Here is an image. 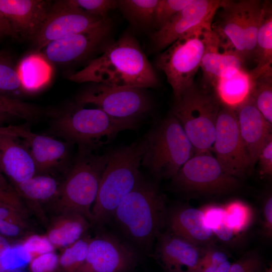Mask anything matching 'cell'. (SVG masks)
Here are the masks:
<instances>
[{
    "instance_id": "obj_1",
    "label": "cell",
    "mask_w": 272,
    "mask_h": 272,
    "mask_svg": "<svg viewBox=\"0 0 272 272\" xmlns=\"http://www.w3.org/2000/svg\"><path fill=\"white\" fill-rule=\"evenodd\" d=\"M167 210L166 196L156 181L143 175L114 210L108 224L142 255H149L166 227Z\"/></svg>"
},
{
    "instance_id": "obj_2",
    "label": "cell",
    "mask_w": 272,
    "mask_h": 272,
    "mask_svg": "<svg viewBox=\"0 0 272 272\" xmlns=\"http://www.w3.org/2000/svg\"><path fill=\"white\" fill-rule=\"evenodd\" d=\"M69 79L78 83L92 82L143 89L156 88L159 84L153 67L129 32L108 44L101 55Z\"/></svg>"
},
{
    "instance_id": "obj_3",
    "label": "cell",
    "mask_w": 272,
    "mask_h": 272,
    "mask_svg": "<svg viewBox=\"0 0 272 272\" xmlns=\"http://www.w3.org/2000/svg\"><path fill=\"white\" fill-rule=\"evenodd\" d=\"M144 149L143 138L108 151V161L91 210L92 228L105 227L118 205L141 179L143 175L140 168Z\"/></svg>"
},
{
    "instance_id": "obj_4",
    "label": "cell",
    "mask_w": 272,
    "mask_h": 272,
    "mask_svg": "<svg viewBox=\"0 0 272 272\" xmlns=\"http://www.w3.org/2000/svg\"><path fill=\"white\" fill-rule=\"evenodd\" d=\"M94 151L78 147L77 154L61 181L56 195L45 205L53 215L76 213L86 217L91 224V206L108 158V152L99 154Z\"/></svg>"
},
{
    "instance_id": "obj_5",
    "label": "cell",
    "mask_w": 272,
    "mask_h": 272,
    "mask_svg": "<svg viewBox=\"0 0 272 272\" xmlns=\"http://www.w3.org/2000/svg\"><path fill=\"white\" fill-rule=\"evenodd\" d=\"M141 165L156 180L171 179L194 155V148L177 119L171 114L144 136Z\"/></svg>"
},
{
    "instance_id": "obj_6",
    "label": "cell",
    "mask_w": 272,
    "mask_h": 272,
    "mask_svg": "<svg viewBox=\"0 0 272 272\" xmlns=\"http://www.w3.org/2000/svg\"><path fill=\"white\" fill-rule=\"evenodd\" d=\"M138 126L111 117L100 109L77 103L58 115L53 123L54 131L66 142L95 151L119 132L135 129Z\"/></svg>"
},
{
    "instance_id": "obj_7",
    "label": "cell",
    "mask_w": 272,
    "mask_h": 272,
    "mask_svg": "<svg viewBox=\"0 0 272 272\" xmlns=\"http://www.w3.org/2000/svg\"><path fill=\"white\" fill-rule=\"evenodd\" d=\"M220 106L216 94L194 85L175 101L170 113L182 127L194 154L212 152Z\"/></svg>"
},
{
    "instance_id": "obj_8",
    "label": "cell",
    "mask_w": 272,
    "mask_h": 272,
    "mask_svg": "<svg viewBox=\"0 0 272 272\" xmlns=\"http://www.w3.org/2000/svg\"><path fill=\"white\" fill-rule=\"evenodd\" d=\"M211 27H203L181 37L157 57L156 67L163 71L175 101L194 85Z\"/></svg>"
},
{
    "instance_id": "obj_9",
    "label": "cell",
    "mask_w": 272,
    "mask_h": 272,
    "mask_svg": "<svg viewBox=\"0 0 272 272\" xmlns=\"http://www.w3.org/2000/svg\"><path fill=\"white\" fill-rule=\"evenodd\" d=\"M76 103L92 105L111 117L138 125L152 107L145 89L96 83L81 92Z\"/></svg>"
},
{
    "instance_id": "obj_10",
    "label": "cell",
    "mask_w": 272,
    "mask_h": 272,
    "mask_svg": "<svg viewBox=\"0 0 272 272\" xmlns=\"http://www.w3.org/2000/svg\"><path fill=\"white\" fill-rule=\"evenodd\" d=\"M171 179L175 191L186 193L222 195L240 186L238 178L228 174L211 152L194 154Z\"/></svg>"
},
{
    "instance_id": "obj_11",
    "label": "cell",
    "mask_w": 272,
    "mask_h": 272,
    "mask_svg": "<svg viewBox=\"0 0 272 272\" xmlns=\"http://www.w3.org/2000/svg\"><path fill=\"white\" fill-rule=\"evenodd\" d=\"M142 255L114 232L96 229L90 240L85 261L76 272H129Z\"/></svg>"
},
{
    "instance_id": "obj_12",
    "label": "cell",
    "mask_w": 272,
    "mask_h": 272,
    "mask_svg": "<svg viewBox=\"0 0 272 272\" xmlns=\"http://www.w3.org/2000/svg\"><path fill=\"white\" fill-rule=\"evenodd\" d=\"M212 152L223 169L235 177H243L251 168L232 107L221 104Z\"/></svg>"
},
{
    "instance_id": "obj_13",
    "label": "cell",
    "mask_w": 272,
    "mask_h": 272,
    "mask_svg": "<svg viewBox=\"0 0 272 272\" xmlns=\"http://www.w3.org/2000/svg\"><path fill=\"white\" fill-rule=\"evenodd\" d=\"M109 20L90 15L64 1L52 3L50 12L32 40L37 52L49 42L99 27Z\"/></svg>"
},
{
    "instance_id": "obj_14",
    "label": "cell",
    "mask_w": 272,
    "mask_h": 272,
    "mask_svg": "<svg viewBox=\"0 0 272 272\" xmlns=\"http://www.w3.org/2000/svg\"><path fill=\"white\" fill-rule=\"evenodd\" d=\"M221 0H192L152 35L156 51L166 49L182 36L203 27H211Z\"/></svg>"
},
{
    "instance_id": "obj_15",
    "label": "cell",
    "mask_w": 272,
    "mask_h": 272,
    "mask_svg": "<svg viewBox=\"0 0 272 272\" xmlns=\"http://www.w3.org/2000/svg\"><path fill=\"white\" fill-rule=\"evenodd\" d=\"M0 132L14 135L22 141L34 160L36 174H52L67 163L72 144L67 142L34 133L26 124L1 126Z\"/></svg>"
},
{
    "instance_id": "obj_16",
    "label": "cell",
    "mask_w": 272,
    "mask_h": 272,
    "mask_svg": "<svg viewBox=\"0 0 272 272\" xmlns=\"http://www.w3.org/2000/svg\"><path fill=\"white\" fill-rule=\"evenodd\" d=\"M111 30L110 20L91 30L51 41L44 48L43 55L56 63L79 62L104 49Z\"/></svg>"
},
{
    "instance_id": "obj_17",
    "label": "cell",
    "mask_w": 272,
    "mask_h": 272,
    "mask_svg": "<svg viewBox=\"0 0 272 272\" xmlns=\"http://www.w3.org/2000/svg\"><path fill=\"white\" fill-rule=\"evenodd\" d=\"M154 256L165 272H199L204 247L196 246L168 230L156 238Z\"/></svg>"
},
{
    "instance_id": "obj_18",
    "label": "cell",
    "mask_w": 272,
    "mask_h": 272,
    "mask_svg": "<svg viewBox=\"0 0 272 272\" xmlns=\"http://www.w3.org/2000/svg\"><path fill=\"white\" fill-rule=\"evenodd\" d=\"M52 4L43 0H0V11L17 38L32 41L45 22Z\"/></svg>"
},
{
    "instance_id": "obj_19",
    "label": "cell",
    "mask_w": 272,
    "mask_h": 272,
    "mask_svg": "<svg viewBox=\"0 0 272 272\" xmlns=\"http://www.w3.org/2000/svg\"><path fill=\"white\" fill-rule=\"evenodd\" d=\"M234 110L252 168L257 162L262 148L272 140V124L259 111L250 95Z\"/></svg>"
},
{
    "instance_id": "obj_20",
    "label": "cell",
    "mask_w": 272,
    "mask_h": 272,
    "mask_svg": "<svg viewBox=\"0 0 272 272\" xmlns=\"http://www.w3.org/2000/svg\"><path fill=\"white\" fill-rule=\"evenodd\" d=\"M167 230L201 248L214 244L215 237L201 209L178 205L168 209Z\"/></svg>"
},
{
    "instance_id": "obj_21",
    "label": "cell",
    "mask_w": 272,
    "mask_h": 272,
    "mask_svg": "<svg viewBox=\"0 0 272 272\" xmlns=\"http://www.w3.org/2000/svg\"><path fill=\"white\" fill-rule=\"evenodd\" d=\"M211 29L224 51L235 53L246 61L244 35L239 1L222 0Z\"/></svg>"
},
{
    "instance_id": "obj_22",
    "label": "cell",
    "mask_w": 272,
    "mask_h": 272,
    "mask_svg": "<svg viewBox=\"0 0 272 272\" xmlns=\"http://www.w3.org/2000/svg\"><path fill=\"white\" fill-rule=\"evenodd\" d=\"M0 169L11 185L36 174L34 160L22 141L14 135L1 132Z\"/></svg>"
},
{
    "instance_id": "obj_23",
    "label": "cell",
    "mask_w": 272,
    "mask_h": 272,
    "mask_svg": "<svg viewBox=\"0 0 272 272\" xmlns=\"http://www.w3.org/2000/svg\"><path fill=\"white\" fill-rule=\"evenodd\" d=\"M60 182L51 174H36L26 180L11 185L29 210L35 212L43 224L47 226L49 220L42 206L53 199Z\"/></svg>"
},
{
    "instance_id": "obj_24",
    "label": "cell",
    "mask_w": 272,
    "mask_h": 272,
    "mask_svg": "<svg viewBox=\"0 0 272 272\" xmlns=\"http://www.w3.org/2000/svg\"><path fill=\"white\" fill-rule=\"evenodd\" d=\"M219 40L212 31L206 43L200 67L202 71V85L206 90L214 88L217 82L228 69H245V61L233 52L223 51Z\"/></svg>"
},
{
    "instance_id": "obj_25",
    "label": "cell",
    "mask_w": 272,
    "mask_h": 272,
    "mask_svg": "<svg viewBox=\"0 0 272 272\" xmlns=\"http://www.w3.org/2000/svg\"><path fill=\"white\" fill-rule=\"evenodd\" d=\"M91 228V223L81 214L53 215L49 221L46 236L54 247H68L87 234Z\"/></svg>"
},
{
    "instance_id": "obj_26",
    "label": "cell",
    "mask_w": 272,
    "mask_h": 272,
    "mask_svg": "<svg viewBox=\"0 0 272 272\" xmlns=\"http://www.w3.org/2000/svg\"><path fill=\"white\" fill-rule=\"evenodd\" d=\"M251 83L248 71L231 68L222 75L214 88L221 104L234 109L249 96Z\"/></svg>"
},
{
    "instance_id": "obj_27",
    "label": "cell",
    "mask_w": 272,
    "mask_h": 272,
    "mask_svg": "<svg viewBox=\"0 0 272 272\" xmlns=\"http://www.w3.org/2000/svg\"><path fill=\"white\" fill-rule=\"evenodd\" d=\"M254 59L256 66L248 72L251 80L272 70V5L270 1H263Z\"/></svg>"
},
{
    "instance_id": "obj_28",
    "label": "cell",
    "mask_w": 272,
    "mask_h": 272,
    "mask_svg": "<svg viewBox=\"0 0 272 272\" xmlns=\"http://www.w3.org/2000/svg\"><path fill=\"white\" fill-rule=\"evenodd\" d=\"M17 70L25 92H34L42 89L49 83L52 74L49 61L38 52L24 57Z\"/></svg>"
},
{
    "instance_id": "obj_29",
    "label": "cell",
    "mask_w": 272,
    "mask_h": 272,
    "mask_svg": "<svg viewBox=\"0 0 272 272\" xmlns=\"http://www.w3.org/2000/svg\"><path fill=\"white\" fill-rule=\"evenodd\" d=\"M244 35L246 60L254 58L257 35L260 25L263 1H239Z\"/></svg>"
},
{
    "instance_id": "obj_30",
    "label": "cell",
    "mask_w": 272,
    "mask_h": 272,
    "mask_svg": "<svg viewBox=\"0 0 272 272\" xmlns=\"http://www.w3.org/2000/svg\"><path fill=\"white\" fill-rule=\"evenodd\" d=\"M30 211L12 186L0 188V217L32 231L29 216Z\"/></svg>"
},
{
    "instance_id": "obj_31",
    "label": "cell",
    "mask_w": 272,
    "mask_h": 272,
    "mask_svg": "<svg viewBox=\"0 0 272 272\" xmlns=\"http://www.w3.org/2000/svg\"><path fill=\"white\" fill-rule=\"evenodd\" d=\"M158 0H120L118 8L133 25L146 28L153 27L155 9Z\"/></svg>"
},
{
    "instance_id": "obj_32",
    "label": "cell",
    "mask_w": 272,
    "mask_h": 272,
    "mask_svg": "<svg viewBox=\"0 0 272 272\" xmlns=\"http://www.w3.org/2000/svg\"><path fill=\"white\" fill-rule=\"evenodd\" d=\"M206 223L215 237L223 243L235 245L241 241L242 236L236 233L227 225L225 218L223 206L210 205L202 209Z\"/></svg>"
},
{
    "instance_id": "obj_33",
    "label": "cell",
    "mask_w": 272,
    "mask_h": 272,
    "mask_svg": "<svg viewBox=\"0 0 272 272\" xmlns=\"http://www.w3.org/2000/svg\"><path fill=\"white\" fill-rule=\"evenodd\" d=\"M250 95L259 111L272 124V70L252 80Z\"/></svg>"
},
{
    "instance_id": "obj_34",
    "label": "cell",
    "mask_w": 272,
    "mask_h": 272,
    "mask_svg": "<svg viewBox=\"0 0 272 272\" xmlns=\"http://www.w3.org/2000/svg\"><path fill=\"white\" fill-rule=\"evenodd\" d=\"M225 221L236 233L243 237L254 219V211L245 202L235 200L223 206Z\"/></svg>"
},
{
    "instance_id": "obj_35",
    "label": "cell",
    "mask_w": 272,
    "mask_h": 272,
    "mask_svg": "<svg viewBox=\"0 0 272 272\" xmlns=\"http://www.w3.org/2000/svg\"><path fill=\"white\" fill-rule=\"evenodd\" d=\"M24 91L15 65L10 55L0 51V94L18 99Z\"/></svg>"
},
{
    "instance_id": "obj_36",
    "label": "cell",
    "mask_w": 272,
    "mask_h": 272,
    "mask_svg": "<svg viewBox=\"0 0 272 272\" xmlns=\"http://www.w3.org/2000/svg\"><path fill=\"white\" fill-rule=\"evenodd\" d=\"M90 239L91 237L86 234L63 251L58 263L67 272H76L83 264Z\"/></svg>"
},
{
    "instance_id": "obj_37",
    "label": "cell",
    "mask_w": 272,
    "mask_h": 272,
    "mask_svg": "<svg viewBox=\"0 0 272 272\" xmlns=\"http://www.w3.org/2000/svg\"><path fill=\"white\" fill-rule=\"evenodd\" d=\"M0 111L7 113L15 118L28 121L38 119L42 112L39 108L19 99L0 94Z\"/></svg>"
},
{
    "instance_id": "obj_38",
    "label": "cell",
    "mask_w": 272,
    "mask_h": 272,
    "mask_svg": "<svg viewBox=\"0 0 272 272\" xmlns=\"http://www.w3.org/2000/svg\"><path fill=\"white\" fill-rule=\"evenodd\" d=\"M69 5L77 8L86 13L104 20L109 19V13L118 8L115 0H65Z\"/></svg>"
},
{
    "instance_id": "obj_39",
    "label": "cell",
    "mask_w": 272,
    "mask_h": 272,
    "mask_svg": "<svg viewBox=\"0 0 272 272\" xmlns=\"http://www.w3.org/2000/svg\"><path fill=\"white\" fill-rule=\"evenodd\" d=\"M192 0H158L155 9L153 27L156 31L161 29L176 13Z\"/></svg>"
},
{
    "instance_id": "obj_40",
    "label": "cell",
    "mask_w": 272,
    "mask_h": 272,
    "mask_svg": "<svg viewBox=\"0 0 272 272\" xmlns=\"http://www.w3.org/2000/svg\"><path fill=\"white\" fill-rule=\"evenodd\" d=\"M32 258V255L22 243L12 245L4 253L0 260L9 271L25 266L31 261Z\"/></svg>"
},
{
    "instance_id": "obj_41",
    "label": "cell",
    "mask_w": 272,
    "mask_h": 272,
    "mask_svg": "<svg viewBox=\"0 0 272 272\" xmlns=\"http://www.w3.org/2000/svg\"><path fill=\"white\" fill-rule=\"evenodd\" d=\"M24 247L33 255H39L53 252L55 247L51 244L46 235L35 234L27 237L22 243Z\"/></svg>"
},
{
    "instance_id": "obj_42",
    "label": "cell",
    "mask_w": 272,
    "mask_h": 272,
    "mask_svg": "<svg viewBox=\"0 0 272 272\" xmlns=\"http://www.w3.org/2000/svg\"><path fill=\"white\" fill-rule=\"evenodd\" d=\"M262 262L258 254L249 253L231 264L228 272H260Z\"/></svg>"
},
{
    "instance_id": "obj_43",
    "label": "cell",
    "mask_w": 272,
    "mask_h": 272,
    "mask_svg": "<svg viewBox=\"0 0 272 272\" xmlns=\"http://www.w3.org/2000/svg\"><path fill=\"white\" fill-rule=\"evenodd\" d=\"M34 232L0 217V234L11 240L25 239Z\"/></svg>"
},
{
    "instance_id": "obj_44",
    "label": "cell",
    "mask_w": 272,
    "mask_h": 272,
    "mask_svg": "<svg viewBox=\"0 0 272 272\" xmlns=\"http://www.w3.org/2000/svg\"><path fill=\"white\" fill-rule=\"evenodd\" d=\"M59 258L53 252L38 255L32 260L30 268L32 272H52L58 264Z\"/></svg>"
},
{
    "instance_id": "obj_45",
    "label": "cell",
    "mask_w": 272,
    "mask_h": 272,
    "mask_svg": "<svg viewBox=\"0 0 272 272\" xmlns=\"http://www.w3.org/2000/svg\"><path fill=\"white\" fill-rule=\"evenodd\" d=\"M260 168V174L262 175L272 174V140L261 150L257 159Z\"/></svg>"
},
{
    "instance_id": "obj_46",
    "label": "cell",
    "mask_w": 272,
    "mask_h": 272,
    "mask_svg": "<svg viewBox=\"0 0 272 272\" xmlns=\"http://www.w3.org/2000/svg\"><path fill=\"white\" fill-rule=\"evenodd\" d=\"M263 221L262 233L267 238L272 235V197L268 196L265 199L262 208Z\"/></svg>"
},
{
    "instance_id": "obj_47",
    "label": "cell",
    "mask_w": 272,
    "mask_h": 272,
    "mask_svg": "<svg viewBox=\"0 0 272 272\" xmlns=\"http://www.w3.org/2000/svg\"><path fill=\"white\" fill-rule=\"evenodd\" d=\"M231 264L229 260L220 263L203 264L200 266L199 272H228Z\"/></svg>"
},
{
    "instance_id": "obj_48",
    "label": "cell",
    "mask_w": 272,
    "mask_h": 272,
    "mask_svg": "<svg viewBox=\"0 0 272 272\" xmlns=\"http://www.w3.org/2000/svg\"><path fill=\"white\" fill-rule=\"evenodd\" d=\"M0 29L6 36H9L13 39H17L9 22L0 11Z\"/></svg>"
},
{
    "instance_id": "obj_49",
    "label": "cell",
    "mask_w": 272,
    "mask_h": 272,
    "mask_svg": "<svg viewBox=\"0 0 272 272\" xmlns=\"http://www.w3.org/2000/svg\"><path fill=\"white\" fill-rule=\"evenodd\" d=\"M11 246L10 240L0 234V259Z\"/></svg>"
},
{
    "instance_id": "obj_50",
    "label": "cell",
    "mask_w": 272,
    "mask_h": 272,
    "mask_svg": "<svg viewBox=\"0 0 272 272\" xmlns=\"http://www.w3.org/2000/svg\"><path fill=\"white\" fill-rule=\"evenodd\" d=\"M14 118H16L12 115L0 111V127L4 126L5 124L10 122Z\"/></svg>"
},
{
    "instance_id": "obj_51",
    "label": "cell",
    "mask_w": 272,
    "mask_h": 272,
    "mask_svg": "<svg viewBox=\"0 0 272 272\" xmlns=\"http://www.w3.org/2000/svg\"><path fill=\"white\" fill-rule=\"evenodd\" d=\"M11 186V184L7 180L0 169V188H7Z\"/></svg>"
},
{
    "instance_id": "obj_52",
    "label": "cell",
    "mask_w": 272,
    "mask_h": 272,
    "mask_svg": "<svg viewBox=\"0 0 272 272\" xmlns=\"http://www.w3.org/2000/svg\"><path fill=\"white\" fill-rule=\"evenodd\" d=\"M0 272H8V271L5 268V267L3 265L1 260H0Z\"/></svg>"
},
{
    "instance_id": "obj_53",
    "label": "cell",
    "mask_w": 272,
    "mask_h": 272,
    "mask_svg": "<svg viewBox=\"0 0 272 272\" xmlns=\"http://www.w3.org/2000/svg\"><path fill=\"white\" fill-rule=\"evenodd\" d=\"M4 36H6L4 32L0 29V39L3 37Z\"/></svg>"
},
{
    "instance_id": "obj_54",
    "label": "cell",
    "mask_w": 272,
    "mask_h": 272,
    "mask_svg": "<svg viewBox=\"0 0 272 272\" xmlns=\"http://www.w3.org/2000/svg\"><path fill=\"white\" fill-rule=\"evenodd\" d=\"M265 272H272L271 268H268Z\"/></svg>"
}]
</instances>
